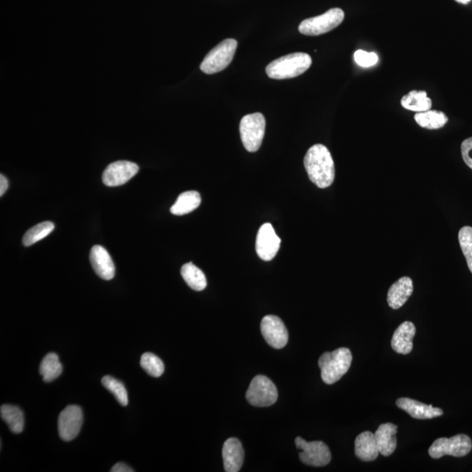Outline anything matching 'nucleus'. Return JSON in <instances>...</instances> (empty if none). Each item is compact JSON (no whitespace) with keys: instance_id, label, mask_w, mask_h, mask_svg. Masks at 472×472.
Wrapping results in <instances>:
<instances>
[{"instance_id":"nucleus-1","label":"nucleus","mask_w":472,"mask_h":472,"mask_svg":"<svg viewBox=\"0 0 472 472\" xmlns=\"http://www.w3.org/2000/svg\"><path fill=\"white\" fill-rule=\"evenodd\" d=\"M304 164L309 180L317 187L324 189L334 183V161L327 146L321 144L312 146L305 154Z\"/></svg>"},{"instance_id":"nucleus-2","label":"nucleus","mask_w":472,"mask_h":472,"mask_svg":"<svg viewBox=\"0 0 472 472\" xmlns=\"http://www.w3.org/2000/svg\"><path fill=\"white\" fill-rule=\"evenodd\" d=\"M312 63V57L308 53H293L270 63L267 66L266 73L272 79L295 78L307 71Z\"/></svg>"},{"instance_id":"nucleus-3","label":"nucleus","mask_w":472,"mask_h":472,"mask_svg":"<svg viewBox=\"0 0 472 472\" xmlns=\"http://www.w3.org/2000/svg\"><path fill=\"white\" fill-rule=\"evenodd\" d=\"M353 355L346 347L339 348L331 353H324L320 356L319 366L321 369V378L326 384L332 385L339 381L349 370Z\"/></svg>"},{"instance_id":"nucleus-4","label":"nucleus","mask_w":472,"mask_h":472,"mask_svg":"<svg viewBox=\"0 0 472 472\" xmlns=\"http://www.w3.org/2000/svg\"><path fill=\"white\" fill-rule=\"evenodd\" d=\"M266 120L261 113L246 115L240 123V133L247 152H257L265 134Z\"/></svg>"},{"instance_id":"nucleus-5","label":"nucleus","mask_w":472,"mask_h":472,"mask_svg":"<svg viewBox=\"0 0 472 472\" xmlns=\"http://www.w3.org/2000/svg\"><path fill=\"white\" fill-rule=\"evenodd\" d=\"M237 45V41L234 39H227L220 42L204 58L202 63L200 64L201 71L212 75L224 71L234 59Z\"/></svg>"},{"instance_id":"nucleus-6","label":"nucleus","mask_w":472,"mask_h":472,"mask_svg":"<svg viewBox=\"0 0 472 472\" xmlns=\"http://www.w3.org/2000/svg\"><path fill=\"white\" fill-rule=\"evenodd\" d=\"M345 18L342 9H332L319 16L304 19L299 25V32L304 36H318L338 28Z\"/></svg>"},{"instance_id":"nucleus-7","label":"nucleus","mask_w":472,"mask_h":472,"mask_svg":"<svg viewBox=\"0 0 472 472\" xmlns=\"http://www.w3.org/2000/svg\"><path fill=\"white\" fill-rule=\"evenodd\" d=\"M472 442L469 436L459 434L451 438H438L429 448V454L432 458L438 459L443 456H452L461 458L470 453Z\"/></svg>"},{"instance_id":"nucleus-8","label":"nucleus","mask_w":472,"mask_h":472,"mask_svg":"<svg viewBox=\"0 0 472 472\" xmlns=\"http://www.w3.org/2000/svg\"><path fill=\"white\" fill-rule=\"evenodd\" d=\"M247 401L255 407H270L278 398L277 386L264 375H257L251 381L246 394Z\"/></svg>"},{"instance_id":"nucleus-9","label":"nucleus","mask_w":472,"mask_h":472,"mask_svg":"<svg viewBox=\"0 0 472 472\" xmlns=\"http://www.w3.org/2000/svg\"><path fill=\"white\" fill-rule=\"evenodd\" d=\"M295 443L297 448L302 451L299 458L304 464L322 467L331 462V451L327 445L321 441L308 443L301 437H297Z\"/></svg>"},{"instance_id":"nucleus-10","label":"nucleus","mask_w":472,"mask_h":472,"mask_svg":"<svg viewBox=\"0 0 472 472\" xmlns=\"http://www.w3.org/2000/svg\"><path fill=\"white\" fill-rule=\"evenodd\" d=\"M83 416L78 406L71 405L64 409L58 419V431L61 439L71 442L78 436L82 429Z\"/></svg>"},{"instance_id":"nucleus-11","label":"nucleus","mask_w":472,"mask_h":472,"mask_svg":"<svg viewBox=\"0 0 472 472\" xmlns=\"http://www.w3.org/2000/svg\"><path fill=\"white\" fill-rule=\"evenodd\" d=\"M261 332L266 342L275 349H282L287 345L289 335L284 322L274 315H267L262 320Z\"/></svg>"},{"instance_id":"nucleus-12","label":"nucleus","mask_w":472,"mask_h":472,"mask_svg":"<svg viewBox=\"0 0 472 472\" xmlns=\"http://www.w3.org/2000/svg\"><path fill=\"white\" fill-rule=\"evenodd\" d=\"M281 239L278 237L270 223H265L260 227L257 236L255 249L262 260H273L280 249Z\"/></svg>"},{"instance_id":"nucleus-13","label":"nucleus","mask_w":472,"mask_h":472,"mask_svg":"<svg viewBox=\"0 0 472 472\" xmlns=\"http://www.w3.org/2000/svg\"><path fill=\"white\" fill-rule=\"evenodd\" d=\"M138 165L130 161H117L107 166L103 174V184L107 187H119L127 183L138 173Z\"/></svg>"},{"instance_id":"nucleus-14","label":"nucleus","mask_w":472,"mask_h":472,"mask_svg":"<svg viewBox=\"0 0 472 472\" xmlns=\"http://www.w3.org/2000/svg\"><path fill=\"white\" fill-rule=\"evenodd\" d=\"M90 259L93 270L103 280H111L115 277L116 269L113 261L103 247L96 245L92 247Z\"/></svg>"},{"instance_id":"nucleus-15","label":"nucleus","mask_w":472,"mask_h":472,"mask_svg":"<svg viewBox=\"0 0 472 472\" xmlns=\"http://www.w3.org/2000/svg\"><path fill=\"white\" fill-rule=\"evenodd\" d=\"M397 407L404 410L410 416L415 419H432L443 415L442 409L434 408L432 405H427L410 398H400L396 401Z\"/></svg>"},{"instance_id":"nucleus-16","label":"nucleus","mask_w":472,"mask_h":472,"mask_svg":"<svg viewBox=\"0 0 472 472\" xmlns=\"http://www.w3.org/2000/svg\"><path fill=\"white\" fill-rule=\"evenodd\" d=\"M224 469L227 472H238L245 460V451L238 439L230 438L224 443L222 448Z\"/></svg>"},{"instance_id":"nucleus-17","label":"nucleus","mask_w":472,"mask_h":472,"mask_svg":"<svg viewBox=\"0 0 472 472\" xmlns=\"http://www.w3.org/2000/svg\"><path fill=\"white\" fill-rule=\"evenodd\" d=\"M416 329L415 324L409 321L400 324L394 332L391 346L394 351L401 354H409L413 350V339L415 337Z\"/></svg>"},{"instance_id":"nucleus-18","label":"nucleus","mask_w":472,"mask_h":472,"mask_svg":"<svg viewBox=\"0 0 472 472\" xmlns=\"http://www.w3.org/2000/svg\"><path fill=\"white\" fill-rule=\"evenodd\" d=\"M355 455L364 462H372L377 459L379 451L376 439L372 432L365 431L355 439Z\"/></svg>"},{"instance_id":"nucleus-19","label":"nucleus","mask_w":472,"mask_h":472,"mask_svg":"<svg viewBox=\"0 0 472 472\" xmlns=\"http://www.w3.org/2000/svg\"><path fill=\"white\" fill-rule=\"evenodd\" d=\"M414 291L413 281L409 277H404L391 286L388 293V303L394 309L404 307Z\"/></svg>"},{"instance_id":"nucleus-20","label":"nucleus","mask_w":472,"mask_h":472,"mask_svg":"<svg viewBox=\"0 0 472 472\" xmlns=\"http://www.w3.org/2000/svg\"><path fill=\"white\" fill-rule=\"evenodd\" d=\"M397 429L398 427L396 424L386 423L380 425L376 432L374 433L379 451L382 456H389L396 451Z\"/></svg>"},{"instance_id":"nucleus-21","label":"nucleus","mask_w":472,"mask_h":472,"mask_svg":"<svg viewBox=\"0 0 472 472\" xmlns=\"http://www.w3.org/2000/svg\"><path fill=\"white\" fill-rule=\"evenodd\" d=\"M201 197L198 192L188 191L182 193L178 197L176 202L171 207V212L174 215H185L190 214L200 207Z\"/></svg>"},{"instance_id":"nucleus-22","label":"nucleus","mask_w":472,"mask_h":472,"mask_svg":"<svg viewBox=\"0 0 472 472\" xmlns=\"http://www.w3.org/2000/svg\"><path fill=\"white\" fill-rule=\"evenodd\" d=\"M0 415L14 434H19L23 431L25 421L24 414L21 409L13 405H2L0 408Z\"/></svg>"},{"instance_id":"nucleus-23","label":"nucleus","mask_w":472,"mask_h":472,"mask_svg":"<svg viewBox=\"0 0 472 472\" xmlns=\"http://www.w3.org/2000/svg\"><path fill=\"white\" fill-rule=\"evenodd\" d=\"M181 276L193 291L201 292L207 287V282L206 276L193 262H188L182 266Z\"/></svg>"},{"instance_id":"nucleus-24","label":"nucleus","mask_w":472,"mask_h":472,"mask_svg":"<svg viewBox=\"0 0 472 472\" xmlns=\"http://www.w3.org/2000/svg\"><path fill=\"white\" fill-rule=\"evenodd\" d=\"M402 107L406 110L417 112L428 111L431 109L432 102L425 91H413L402 98Z\"/></svg>"},{"instance_id":"nucleus-25","label":"nucleus","mask_w":472,"mask_h":472,"mask_svg":"<svg viewBox=\"0 0 472 472\" xmlns=\"http://www.w3.org/2000/svg\"><path fill=\"white\" fill-rule=\"evenodd\" d=\"M417 125L428 130H438L446 125L447 116L442 111H428L418 112L415 116Z\"/></svg>"},{"instance_id":"nucleus-26","label":"nucleus","mask_w":472,"mask_h":472,"mask_svg":"<svg viewBox=\"0 0 472 472\" xmlns=\"http://www.w3.org/2000/svg\"><path fill=\"white\" fill-rule=\"evenodd\" d=\"M63 373V366L56 354H46L41 363L40 374L45 382H51Z\"/></svg>"},{"instance_id":"nucleus-27","label":"nucleus","mask_w":472,"mask_h":472,"mask_svg":"<svg viewBox=\"0 0 472 472\" xmlns=\"http://www.w3.org/2000/svg\"><path fill=\"white\" fill-rule=\"evenodd\" d=\"M53 230H55V225L51 222L38 224V225L31 227L26 232L22 240L23 245L26 247L32 246L34 243L41 241V240L51 234Z\"/></svg>"},{"instance_id":"nucleus-28","label":"nucleus","mask_w":472,"mask_h":472,"mask_svg":"<svg viewBox=\"0 0 472 472\" xmlns=\"http://www.w3.org/2000/svg\"><path fill=\"white\" fill-rule=\"evenodd\" d=\"M140 365L142 369L150 376L158 378L164 374L165 365L163 361L153 354L145 353L143 354Z\"/></svg>"},{"instance_id":"nucleus-29","label":"nucleus","mask_w":472,"mask_h":472,"mask_svg":"<svg viewBox=\"0 0 472 472\" xmlns=\"http://www.w3.org/2000/svg\"><path fill=\"white\" fill-rule=\"evenodd\" d=\"M104 388H106L111 393L114 394L116 399L118 400L122 406L128 405V394L125 386L121 381L111 376H104L102 380Z\"/></svg>"},{"instance_id":"nucleus-30","label":"nucleus","mask_w":472,"mask_h":472,"mask_svg":"<svg viewBox=\"0 0 472 472\" xmlns=\"http://www.w3.org/2000/svg\"><path fill=\"white\" fill-rule=\"evenodd\" d=\"M458 240L468 267L472 273V227L468 226L462 227L459 230Z\"/></svg>"},{"instance_id":"nucleus-31","label":"nucleus","mask_w":472,"mask_h":472,"mask_svg":"<svg viewBox=\"0 0 472 472\" xmlns=\"http://www.w3.org/2000/svg\"><path fill=\"white\" fill-rule=\"evenodd\" d=\"M355 63L362 68H370L378 63L379 57L374 52H366L363 50H357L354 53Z\"/></svg>"},{"instance_id":"nucleus-32","label":"nucleus","mask_w":472,"mask_h":472,"mask_svg":"<svg viewBox=\"0 0 472 472\" xmlns=\"http://www.w3.org/2000/svg\"><path fill=\"white\" fill-rule=\"evenodd\" d=\"M461 152L463 161L472 169V138H467L462 143Z\"/></svg>"},{"instance_id":"nucleus-33","label":"nucleus","mask_w":472,"mask_h":472,"mask_svg":"<svg viewBox=\"0 0 472 472\" xmlns=\"http://www.w3.org/2000/svg\"><path fill=\"white\" fill-rule=\"evenodd\" d=\"M111 472H133V470L130 469V468L128 466H126L125 463H118L116 464L113 467H112V469L111 470Z\"/></svg>"},{"instance_id":"nucleus-34","label":"nucleus","mask_w":472,"mask_h":472,"mask_svg":"<svg viewBox=\"0 0 472 472\" xmlns=\"http://www.w3.org/2000/svg\"><path fill=\"white\" fill-rule=\"evenodd\" d=\"M9 188V180L1 174L0 175V196H3Z\"/></svg>"},{"instance_id":"nucleus-35","label":"nucleus","mask_w":472,"mask_h":472,"mask_svg":"<svg viewBox=\"0 0 472 472\" xmlns=\"http://www.w3.org/2000/svg\"><path fill=\"white\" fill-rule=\"evenodd\" d=\"M456 2L463 4V5H466V4L470 3L471 0H456Z\"/></svg>"}]
</instances>
